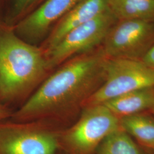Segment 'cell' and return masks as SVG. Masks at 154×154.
Here are the masks:
<instances>
[{"mask_svg": "<svg viewBox=\"0 0 154 154\" xmlns=\"http://www.w3.org/2000/svg\"><path fill=\"white\" fill-rule=\"evenodd\" d=\"M35 0H16L14 5V13H19L25 10Z\"/></svg>", "mask_w": 154, "mask_h": 154, "instance_id": "cell-15", "label": "cell"}, {"mask_svg": "<svg viewBox=\"0 0 154 154\" xmlns=\"http://www.w3.org/2000/svg\"><path fill=\"white\" fill-rule=\"evenodd\" d=\"M119 118L154 107V87L123 94L103 103Z\"/></svg>", "mask_w": 154, "mask_h": 154, "instance_id": "cell-10", "label": "cell"}, {"mask_svg": "<svg viewBox=\"0 0 154 154\" xmlns=\"http://www.w3.org/2000/svg\"><path fill=\"white\" fill-rule=\"evenodd\" d=\"M44 52L12 31L0 30V103L23 104L48 77Z\"/></svg>", "mask_w": 154, "mask_h": 154, "instance_id": "cell-2", "label": "cell"}, {"mask_svg": "<svg viewBox=\"0 0 154 154\" xmlns=\"http://www.w3.org/2000/svg\"><path fill=\"white\" fill-rule=\"evenodd\" d=\"M120 127L146 147L154 143V119L140 113L119 118Z\"/></svg>", "mask_w": 154, "mask_h": 154, "instance_id": "cell-12", "label": "cell"}, {"mask_svg": "<svg viewBox=\"0 0 154 154\" xmlns=\"http://www.w3.org/2000/svg\"><path fill=\"white\" fill-rule=\"evenodd\" d=\"M103 82L83 108L103 104L123 94L154 87V70L139 60L107 58Z\"/></svg>", "mask_w": 154, "mask_h": 154, "instance_id": "cell-4", "label": "cell"}, {"mask_svg": "<svg viewBox=\"0 0 154 154\" xmlns=\"http://www.w3.org/2000/svg\"><path fill=\"white\" fill-rule=\"evenodd\" d=\"M74 124L59 133V149L67 154H93L111 132L120 127V119L103 104L83 108Z\"/></svg>", "mask_w": 154, "mask_h": 154, "instance_id": "cell-3", "label": "cell"}, {"mask_svg": "<svg viewBox=\"0 0 154 154\" xmlns=\"http://www.w3.org/2000/svg\"><path fill=\"white\" fill-rule=\"evenodd\" d=\"M140 61L146 66L154 70V43L142 56Z\"/></svg>", "mask_w": 154, "mask_h": 154, "instance_id": "cell-14", "label": "cell"}, {"mask_svg": "<svg viewBox=\"0 0 154 154\" xmlns=\"http://www.w3.org/2000/svg\"><path fill=\"white\" fill-rule=\"evenodd\" d=\"M79 1L47 0L17 25V34L29 44L38 41L54 22L64 16Z\"/></svg>", "mask_w": 154, "mask_h": 154, "instance_id": "cell-8", "label": "cell"}, {"mask_svg": "<svg viewBox=\"0 0 154 154\" xmlns=\"http://www.w3.org/2000/svg\"><path fill=\"white\" fill-rule=\"evenodd\" d=\"M61 128L44 122L0 123V154H55Z\"/></svg>", "mask_w": 154, "mask_h": 154, "instance_id": "cell-5", "label": "cell"}, {"mask_svg": "<svg viewBox=\"0 0 154 154\" xmlns=\"http://www.w3.org/2000/svg\"><path fill=\"white\" fill-rule=\"evenodd\" d=\"M118 21L141 20L154 22V0H109Z\"/></svg>", "mask_w": 154, "mask_h": 154, "instance_id": "cell-11", "label": "cell"}, {"mask_svg": "<svg viewBox=\"0 0 154 154\" xmlns=\"http://www.w3.org/2000/svg\"><path fill=\"white\" fill-rule=\"evenodd\" d=\"M107 59L101 48L66 61L13 112L11 121L44 122L59 128L58 123L83 109L103 83Z\"/></svg>", "mask_w": 154, "mask_h": 154, "instance_id": "cell-1", "label": "cell"}, {"mask_svg": "<svg viewBox=\"0 0 154 154\" xmlns=\"http://www.w3.org/2000/svg\"><path fill=\"white\" fill-rule=\"evenodd\" d=\"M143 154H154V152L153 153V152H147L143 153Z\"/></svg>", "mask_w": 154, "mask_h": 154, "instance_id": "cell-18", "label": "cell"}, {"mask_svg": "<svg viewBox=\"0 0 154 154\" xmlns=\"http://www.w3.org/2000/svg\"><path fill=\"white\" fill-rule=\"evenodd\" d=\"M118 20L110 8L72 30L49 51L45 53L50 72L69 59L96 49L103 44Z\"/></svg>", "mask_w": 154, "mask_h": 154, "instance_id": "cell-6", "label": "cell"}, {"mask_svg": "<svg viewBox=\"0 0 154 154\" xmlns=\"http://www.w3.org/2000/svg\"><path fill=\"white\" fill-rule=\"evenodd\" d=\"M151 110L153 111V112L154 113V107L152 108V109H151Z\"/></svg>", "mask_w": 154, "mask_h": 154, "instance_id": "cell-19", "label": "cell"}, {"mask_svg": "<svg viewBox=\"0 0 154 154\" xmlns=\"http://www.w3.org/2000/svg\"><path fill=\"white\" fill-rule=\"evenodd\" d=\"M97 154H143L131 137L121 127L100 144Z\"/></svg>", "mask_w": 154, "mask_h": 154, "instance_id": "cell-13", "label": "cell"}, {"mask_svg": "<svg viewBox=\"0 0 154 154\" xmlns=\"http://www.w3.org/2000/svg\"><path fill=\"white\" fill-rule=\"evenodd\" d=\"M13 112L10 107L0 103V123L6 119L10 118Z\"/></svg>", "mask_w": 154, "mask_h": 154, "instance_id": "cell-16", "label": "cell"}, {"mask_svg": "<svg viewBox=\"0 0 154 154\" xmlns=\"http://www.w3.org/2000/svg\"><path fill=\"white\" fill-rule=\"evenodd\" d=\"M147 147L149 148L150 149H152L154 152V144H152L150 145V146H149V147Z\"/></svg>", "mask_w": 154, "mask_h": 154, "instance_id": "cell-17", "label": "cell"}, {"mask_svg": "<svg viewBox=\"0 0 154 154\" xmlns=\"http://www.w3.org/2000/svg\"><path fill=\"white\" fill-rule=\"evenodd\" d=\"M109 8V0H79L61 19L41 48L44 53L54 48L67 33Z\"/></svg>", "mask_w": 154, "mask_h": 154, "instance_id": "cell-9", "label": "cell"}, {"mask_svg": "<svg viewBox=\"0 0 154 154\" xmlns=\"http://www.w3.org/2000/svg\"><path fill=\"white\" fill-rule=\"evenodd\" d=\"M154 22L118 21L105 39L102 49L108 58L139 60L154 44Z\"/></svg>", "mask_w": 154, "mask_h": 154, "instance_id": "cell-7", "label": "cell"}]
</instances>
